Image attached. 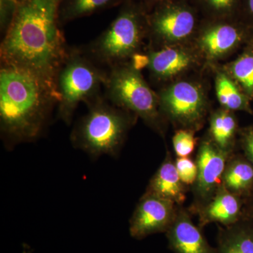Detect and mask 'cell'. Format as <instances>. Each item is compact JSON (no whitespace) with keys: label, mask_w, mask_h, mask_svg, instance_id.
Here are the masks:
<instances>
[{"label":"cell","mask_w":253,"mask_h":253,"mask_svg":"<svg viewBox=\"0 0 253 253\" xmlns=\"http://www.w3.org/2000/svg\"><path fill=\"white\" fill-rule=\"evenodd\" d=\"M61 1L19 0L0 46L1 65L33 75L56 94V77L70 48L59 27Z\"/></svg>","instance_id":"cell-1"},{"label":"cell","mask_w":253,"mask_h":253,"mask_svg":"<svg viewBox=\"0 0 253 253\" xmlns=\"http://www.w3.org/2000/svg\"><path fill=\"white\" fill-rule=\"evenodd\" d=\"M59 96L22 70L1 65L0 136L8 150L41 138L48 129Z\"/></svg>","instance_id":"cell-2"},{"label":"cell","mask_w":253,"mask_h":253,"mask_svg":"<svg viewBox=\"0 0 253 253\" xmlns=\"http://www.w3.org/2000/svg\"><path fill=\"white\" fill-rule=\"evenodd\" d=\"M86 105L87 111L71 131V144L93 158L116 157L137 117L110 102L104 93Z\"/></svg>","instance_id":"cell-3"},{"label":"cell","mask_w":253,"mask_h":253,"mask_svg":"<svg viewBox=\"0 0 253 253\" xmlns=\"http://www.w3.org/2000/svg\"><path fill=\"white\" fill-rule=\"evenodd\" d=\"M147 14L139 3L126 0L109 27L82 49L94 63L106 70L129 62L133 56L146 48L144 41L149 36Z\"/></svg>","instance_id":"cell-4"},{"label":"cell","mask_w":253,"mask_h":253,"mask_svg":"<svg viewBox=\"0 0 253 253\" xmlns=\"http://www.w3.org/2000/svg\"><path fill=\"white\" fill-rule=\"evenodd\" d=\"M108 70L94 63L81 46H70L56 77L59 101L57 118L69 126L81 103L88 102L103 94Z\"/></svg>","instance_id":"cell-5"},{"label":"cell","mask_w":253,"mask_h":253,"mask_svg":"<svg viewBox=\"0 0 253 253\" xmlns=\"http://www.w3.org/2000/svg\"><path fill=\"white\" fill-rule=\"evenodd\" d=\"M104 95L110 102L142 119L151 129L163 132V116L157 92L130 61L108 69Z\"/></svg>","instance_id":"cell-6"},{"label":"cell","mask_w":253,"mask_h":253,"mask_svg":"<svg viewBox=\"0 0 253 253\" xmlns=\"http://www.w3.org/2000/svg\"><path fill=\"white\" fill-rule=\"evenodd\" d=\"M188 0H174L158 5L148 13L149 42L153 47L186 44L194 41L203 18Z\"/></svg>","instance_id":"cell-7"},{"label":"cell","mask_w":253,"mask_h":253,"mask_svg":"<svg viewBox=\"0 0 253 253\" xmlns=\"http://www.w3.org/2000/svg\"><path fill=\"white\" fill-rule=\"evenodd\" d=\"M157 94L163 118L184 129L194 130L201 126L209 107L202 82L184 78L161 86Z\"/></svg>","instance_id":"cell-8"},{"label":"cell","mask_w":253,"mask_h":253,"mask_svg":"<svg viewBox=\"0 0 253 253\" xmlns=\"http://www.w3.org/2000/svg\"><path fill=\"white\" fill-rule=\"evenodd\" d=\"M253 31L246 25L234 20H208L202 22L195 36L193 44L205 63L216 66L243 45L249 42Z\"/></svg>","instance_id":"cell-9"},{"label":"cell","mask_w":253,"mask_h":253,"mask_svg":"<svg viewBox=\"0 0 253 253\" xmlns=\"http://www.w3.org/2000/svg\"><path fill=\"white\" fill-rule=\"evenodd\" d=\"M149 56L147 68L151 81L161 86L186 78L206 64L193 43L172 44L144 49Z\"/></svg>","instance_id":"cell-10"},{"label":"cell","mask_w":253,"mask_h":253,"mask_svg":"<svg viewBox=\"0 0 253 253\" xmlns=\"http://www.w3.org/2000/svg\"><path fill=\"white\" fill-rule=\"evenodd\" d=\"M174 206L168 200L145 194L129 221L131 237L142 239L151 234L167 232L175 218Z\"/></svg>","instance_id":"cell-11"},{"label":"cell","mask_w":253,"mask_h":253,"mask_svg":"<svg viewBox=\"0 0 253 253\" xmlns=\"http://www.w3.org/2000/svg\"><path fill=\"white\" fill-rule=\"evenodd\" d=\"M229 153L222 151L210 139L202 141L197 156L198 176L196 194L201 199L209 200L222 183Z\"/></svg>","instance_id":"cell-12"},{"label":"cell","mask_w":253,"mask_h":253,"mask_svg":"<svg viewBox=\"0 0 253 253\" xmlns=\"http://www.w3.org/2000/svg\"><path fill=\"white\" fill-rule=\"evenodd\" d=\"M166 233L169 248L174 253H217V250L208 244L201 229L184 211L176 213Z\"/></svg>","instance_id":"cell-13"},{"label":"cell","mask_w":253,"mask_h":253,"mask_svg":"<svg viewBox=\"0 0 253 253\" xmlns=\"http://www.w3.org/2000/svg\"><path fill=\"white\" fill-rule=\"evenodd\" d=\"M241 212L242 201L240 196L233 194L221 184L201 210L200 226L203 227L213 222L233 226L239 223Z\"/></svg>","instance_id":"cell-14"},{"label":"cell","mask_w":253,"mask_h":253,"mask_svg":"<svg viewBox=\"0 0 253 253\" xmlns=\"http://www.w3.org/2000/svg\"><path fill=\"white\" fill-rule=\"evenodd\" d=\"M145 194L156 195L174 204H182L185 201L184 184L169 155L150 181Z\"/></svg>","instance_id":"cell-15"},{"label":"cell","mask_w":253,"mask_h":253,"mask_svg":"<svg viewBox=\"0 0 253 253\" xmlns=\"http://www.w3.org/2000/svg\"><path fill=\"white\" fill-rule=\"evenodd\" d=\"M214 67V89L221 108L233 112L244 111L253 114L249 97L222 68Z\"/></svg>","instance_id":"cell-16"},{"label":"cell","mask_w":253,"mask_h":253,"mask_svg":"<svg viewBox=\"0 0 253 253\" xmlns=\"http://www.w3.org/2000/svg\"><path fill=\"white\" fill-rule=\"evenodd\" d=\"M210 140L219 149L231 152L235 144L238 123L233 111L219 109L214 111L210 120Z\"/></svg>","instance_id":"cell-17"},{"label":"cell","mask_w":253,"mask_h":253,"mask_svg":"<svg viewBox=\"0 0 253 253\" xmlns=\"http://www.w3.org/2000/svg\"><path fill=\"white\" fill-rule=\"evenodd\" d=\"M223 186L237 196H249L253 190V165L246 158H236L226 166Z\"/></svg>","instance_id":"cell-18"},{"label":"cell","mask_w":253,"mask_h":253,"mask_svg":"<svg viewBox=\"0 0 253 253\" xmlns=\"http://www.w3.org/2000/svg\"><path fill=\"white\" fill-rule=\"evenodd\" d=\"M251 101H253V47L248 43L237 58L221 67Z\"/></svg>","instance_id":"cell-19"},{"label":"cell","mask_w":253,"mask_h":253,"mask_svg":"<svg viewBox=\"0 0 253 253\" xmlns=\"http://www.w3.org/2000/svg\"><path fill=\"white\" fill-rule=\"evenodd\" d=\"M217 253H253V226L236 224L219 236Z\"/></svg>","instance_id":"cell-20"},{"label":"cell","mask_w":253,"mask_h":253,"mask_svg":"<svg viewBox=\"0 0 253 253\" xmlns=\"http://www.w3.org/2000/svg\"><path fill=\"white\" fill-rule=\"evenodd\" d=\"M126 0H62L59 7L60 23L88 16L116 6Z\"/></svg>","instance_id":"cell-21"},{"label":"cell","mask_w":253,"mask_h":253,"mask_svg":"<svg viewBox=\"0 0 253 253\" xmlns=\"http://www.w3.org/2000/svg\"><path fill=\"white\" fill-rule=\"evenodd\" d=\"M242 0H193L204 19H238Z\"/></svg>","instance_id":"cell-22"},{"label":"cell","mask_w":253,"mask_h":253,"mask_svg":"<svg viewBox=\"0 0 253 253\" xmlns=\"http://www.w3.org/2000/svg\"><path fill=\"white\" fill-rule=\"evenodd\" d=\"M172 143L178 157H188L192 154L196 144L194 130L182 129L176 131L173 136Z\"/></svg>","instance_id":"cell-23"},{"label":"cell","mask_w":253,"mask_h":253,"mask_svg":"<svg viewBox=\"0 0 253 253\" xmlns=\"http://www.w3.org/2000/svg\"><path fill=\"white\" fill-rule=\"evenodd\" d=\"M174 164L183 184L191 185L196 183L198 176V167L196 163L186 157L177 158Z\"/></svg>","instance_id":"cell-24"},{"label":"cell","mask_w":253,"mask_h":253,"mask_svg":"<svg viewBox=\"0 0 253 253\" xmlns=\"http://www.w3.org/2000/svg\"><path fill=\"white\" fill-rule=\"evenodd\" d=\"M18 2L19 0H0V31L2 38L14 21Z\"/></svg>","instance_id":"cell-25"},{"label":"cell","mask_w":253,"mask_h":253,"mask_svg":"<svg viewBox=\"0 0 253 253\" xmlns=\"http://www.w3.org/2000/svg\"><path fill=\"white\" fill-rule=\"evenodd\" d=\"M241 146L246 158L253 165V126H248L241 131Z\"/></svg>","instance_id":"cell-26"},{"label":"cell","mask_w":253,"mask_h":253,"mask_svg":"<svg viewBox=\"0 0 253 253\" xmlns=\"http://www.w3.org/2000/svg\"><path fill=\"white\" fill-rule=\"evenodd\" d=\"M238 19L253 31V0H242Z\"/></svg>","instance_id":"cell-27"},{"label":"cell","mask_w":253,"mask_h":253,"mask_svg":"<svg viewBox=\"0 0 253 253\" xmlns=\"http://www.w3.org/2000/svg\"><path fill=\"white\" fill-rule=\"evenodd\" d=\"M174 1V0H140V4L146 9L148 13L158 5L164 4L168 1Z\"/></svg>","instance_id":"cell-28"},{"label":"cell","mask_w":253,"mask_h":253,"mask_svg":"<svg viewBox=\"0 0 253 253\" xmlns=\"http://www.w3.org/2000/svg\"><path fill=\"white\" fill-rule=\"evenodd\" d=\"M249 44H251L253 47V31L252 33V36H251V40H250Z\"/></svg>","instance_id":"cell-29"}]
</instances>
